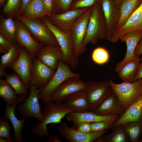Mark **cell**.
<instances>
[{
	"mask_svg": "<svg viewBox=\"0 0 142 142\" xmlns=\"http://www.w3.org/2000/svg\"><path fill=\"white\" fill-rule=\"evenodd\" d=\"M42 112L43 120L37 123L31 130L38 136L43 137L50 135L47 125L52 123H60L62 119L69 113L75 111L67 107L62 103L50 100L47 103Z\"/></svg>",
	"mask_w": 142,
	"mask_h": 142,
	"instance_id": "1",
	"label": "cell"
},
{
	"mask_svg": "<svg viewBox=\"0 0 142 142\" xmlns=\"http://www.w3.org/2000/svg\"><path fill=\"white\" fill-rule=\"evenodd\" d=\"M107 28L101 0L92 7L87 32L83 45L86 47L89 43L96 44L99 40L106 39Z\"/></svg>",
	"mask_w": 142,
	"mask_h": 142,
	"instance_id": "2",
	"label": "cell"
},
{
	"mask_svg": "<svg viewBox=\"0 0 142 142\" xmlns=\"http://www.w3.org/2000/svg\"><path fill=\"white\" fill-rule=\"evenodd\" d=\"M54 35L63 54L62 61L73 69L75 68L79 60L74 55V45L71 31H63L52 24L48 17L41 19Z\"/></svg>",
	"mask_w": 142,
	"mask_h": 142,
	"instance_id": "3",
	"label": "cell"
},
{
	"mask_svg": "<svg viewBox=\"0 0 142 142\" xmlns=\"http://www.w3.org/2000/svg\"><path fill=\"white\" fill-rule=\"evenodd\" d=\"M80 76L79 73L73 72L68 65L62 60H60L55 73L50 80L37 90L39 100L43 103L46 104L50 100L52 94L64 81L70 78Z\"/></svg>",
	"mask_w": 142,
	"mask_h": 142,
	"instance_id": "4",
	"label": "cell"
},
{
	"mask_svg": "<svg viewBox=\"0 0 142 142\" xmlns=\"http://www.w3.org/2000/svg\"><path fill=\"white\" fill-rule=\"evenodd\" d=\"M109 81L125 111L142 95V78L133 82H123L118 84L110 79Z\"/></svg>",
	"mask_w": 142,
	"mask_h": 142,
	"instance_id": "5",
	"label": "cell"
},
{
	"mask_svg": "<svg viewBox=\"0 0 142 142\" xmlns=\"http://www.w3.org/2000/svg\"><path fill=\"white\" fill-rule=\"evenodd\" d=\"M14 18L23 23L32 36L38 42L45 45H59L53 32L45 23L38 19H28L16 14Z\"/></svg>",
	"mask_w": 142,
	"mask_h": 142,
	"instance_id": "6",
	"label": "cell"
},
{
	"mask_svg": "<svg viewBox=\"0 0 142 142\" xmlns=\"http://www.w3.org/2000/svg\"><path fill=\"white\" fill-rule=\"evenodd\" d=\"M90 111L94 112L114 92L109 80L87 82L85 90Z\"/></svg>",
	"mask_w": 142,
	"mask_h": 142,
	"instance_id": "7",
	"label": "cell"
},
{
	"mask_svg": "<svg viewBox=\"0 0 142 142\" xmlns=\"http://www.w3.org/2000/svg\"><path fill=\"white\" fill-rule=\"evenodd\" d=\"M92 6L89 7L78 18L71 30L74 45V53L78 58L87 50L83 42L85 36Z\"/></svg>",
	"mask_w": 142,
	"mask_h": 142,
	"instance_id": "8",
	"label": "cell"
},
{
	"mask_svg": "<svg viewBox=\"0 0 142 142\" xmlns=\"http://www.w3.org/2000/svg\"><path fill=\"white\" fill-rule=\"evenodd\" d=\"M29 94L22 103L19 104L17 110L23 117H33L40 122L43 119L39 103L37 87L31 85L29 87Z\"/></svg>",
	"mask_w": 142,
	"mask_h": 142,
	"instance_id": "9",
	"label": "cell"
},
{
	"mask_svg": "<svg viewBox=\"0 0 142 142\" xmlns=\"http://www.w3.org/2000/svg\"><path fill=\"white\" fill-rule=\"evenodd\" d=\"M16 22V24L15 36L16 43L21 47L26 48L34 60L36 58L38 50L45 45L37 41L23 23L18 20Z\"/></svg>",
	"mask_w": 142,
	"mask_h": 142,
	"instance_id": "10",
	"label": "cell"
},
{
	"mask_svg": "<svg viewBox=\"0 0 142 142\" xmlns=\"http://www.w3.org/2000/svg\"><path fill=\"white\" fill-rule=\"evenodd\" d=\"M87 82L79 77L69 78L64 81L52 94L50 100L62 103L71 94L76 92L85 90Z\"/></svg>",
	"mask_w": 142,
	"mask_h": 142,
	"instance_id": "11",
	"label": "cell"
},
{
	"mask_svg": "<svg viewBox=\"0 0 142 142\" xmlns=\"http://www.w3.org/2000/svg\"><path fill=\"white\" fill-rule=\"evenodd\" d=\"M101 2L107 25L106 40L110 41L120 18V8L115 0H101Z\"/></svg>",
	"mask_w": 142,
	"mask_h": 142,
	"instance_id": "12",
	"label": "cell"
},
{
	"mask_svg": "<svg viewBox=\"0 0 142 142\" xmlns=\"http://www.w3.org/2000/svg\"><path fill=\"white\" fill-rule=\"evenodd\" d=\"M58 129L62 137L69 142H93L102 136L108 130L92 132L88 133L81 132L69 127L64 122L60 123Z\"/></svg>",
	"mask_w": 142,
	"mask_h": 142,
	"instance_id": "13",
	"label": "cell"
},
{
	"mask_svg": "<svg viewBox=\"0 0 142 142\" xmlns=\"http://www.w3.org/2000/svg\"><path fill=\"white\" fill-rule=\"evenodd\" d=\"M33 60L28 51L25 48L21 47L18 58L8 68L19 75L28 88L30 86Z\"/></svg>",
	"mask_w": 142,
	"mask_h": 142,
	"instance_id": "14",
	"label": "cell"
},
{
	"mask_svg": "<svg viewBox=\"0 0 142 142\" xmlns=\"http://www.w3.org/2000/svg\"><path fill=\"white\" fill-rule=\"evenodd\" d=\"M120 116L118 115H102L89 111L83 112H70L66 115V118L73 123L72 128L75 129L79 124L84 122L105 121L113 125Z\"/></svg>",
	"mask_w": 142,
	"mask_h": 142,
	"instance_id": "15",
	"label": "cell"
},
{
	"mask_svg": "<svg viewBox=\"0 0 142 142\" xmlns=\"http://www.w3.org/2000/svg\"><path fill=\"white\" fill-rule=\"evenodd\" d=\"M55 72V70L36 58L32 62L30 86L35 85L38 88L42 87L49 81Z\"/></svg>",
	"mask_w": 142,
	"mask_h": 142,
	"instance_id": "16",
	"label": "cell"
},
{
	"mask_svg": "<svg viewBox=\"0 0 142 142\" xmlns=\"http://www.w3.org/2000/svg\"><path fill=\"white\" fill-rule=\"evenodd\" d=\"M88 8L69 10L47 17L52 24L61 30L65 31H71L77 20Z\"/></svg>",
	"mask_w": 142,
	"mask_h": 142,
	"instance_id": "17",
	"label": "cell"
},
{
	"mask_svg": "<svg viewBox=\"0 0 142 142\" xmlns=\"http://www.w3.org/2000/svg\"><path fill=\"white\" fill-rule=\"evenodd\" d=\"M36 56L43 63L55 70L59 61L62 60L63 54L59 45H45L38 50Z\"/></svg>",
	"mask_w": 142,
	"mask_h": 142,
	"instance_id": "18",
	"label": "cell"
},
{
	"mask_svg": "<svg viewBox=\"0 0 142 142\" xmlns=\"http://www.w3.org/2000/svg\"><path fill=\"white\" fill-rule=\"evenodd\" d=\"M142 39V31H135L129 32L122 37L120 39L125 42L127 51L123 59L116 65L115 70L118 72L123 65L126 62L139 57L134 54L136 47L139 42Z\"/></svg>",
	"mask_w": 142,
	"mask_h": 142,
	"instance_id": "19",
	"label": "cell"
},
{
	"mask_svg": "<svg viewBox=\"0 0 142 142\" xmlns=\"http://www.w3.org/2000/svg\"><path fill=\"white\" fill-rule=\"evenodd\" d=\"M142 31V2L138 8L122 27L117 29L113 34L110 41L115 43L131 32Z\"/></svg>",
	"mask_w": 142,
	"mask_h": 142,
	"instance_id": "20",
	"label": "cell"
},
{
	"mask_svg": "<svg viewBox=\"0 0 142 142\" xmlns=\"http://www.w3.org/2000/svg\"><path fill=\"white\" fill-rule=\"evenodd\" d=\"M125 111L114 92L109 96L93 112L102 115H122Z\"/></svg>",
	"mask_w": 142,
	"mask_h": 142,
	"instance_id": "21",
	"label": "cell"
},
{
	"mask_svg": "<svg viewBox=\"0 0 142 142\" xmlns=\"http://www.w3.org/2000/svg\"><path fill=\"white\" fill-rule=\"evenodd\" d=\"M142 112V95L114 124L112 128L127 123L140 120Z\"/></svg>",
	"mask_w": 142,
	"mask_h": 142,
	"instance_id": "22",
	"label": "cell"
},
{
	"mask_svg": "<svg viewBox=\"0 0 142 142\" xmlns=\"http://www.w3.org/2000/svg\"><path fill=\"white\" fill-rule=\"evenodd\" d=\"M64 104L67 107L75 112H83L90 111L85 90L78 91L71 94L65 100Z\"/></svg>",
	"mask_w": 142,
	"mask_h": 142,
	"instance_id": "23",
	"label": "cell"
},
{
	"mask_svg": "<svg viewBox=\"0 0 142 142\" xmlns=\"http://www.w3.org/2000/svg\"><path fill=\"white\" fill-rule=\"evenodd\" d=\"M16 104L12 106L6 105L5 107L4 117L9 120L13 127L14 142H22L23 136L22 134L23 128L25 121V118L18 119L14 114Z\"/></svg>",
	"mask_w": 142,
	"mask_h": 142,
	"instance_id": "24",
	"label": "cell"
},
{
	"mask_svg": "<svg viewBox=\"0 0 142 142\" xmlns=\"http://www.w3.org/2000/svg\"><path fill=\"white\" fill-rule=\"evenodd\" d=\"M27 96L18 95L14 89L5 80L0 78V97L6 105L12 106L23 102Z\"/></svg>",
	"mask_w": 142,
	"mask_h": 142,
	"instance_id": "25",
	"label": "cell"
},
{
	"mask_svg": "<svg viewBox=\"0 0 142 142\" xmlns=\"http://www.w3.org/2000/svg\"><path fill=\"white\" fill-rule=\"evenodd\" d=\"M52 14L48 11L42 0H32L26 6L21 16L32 19H41Z\"/></svg>",
	"mask_w": 142,
	"mask_h": 142,
	"instance_id": "26",
	"label": "cell"
},
{
	"mask_svg": "<svg viewBox=\"0 0 142 142\" xmlns=\"http://www.w3.org/2000/svg\"><path fill=\"white\" fill-rule=\"evenodd\" d=\"M141 58L129 60L126 62L118 72V77L124 82H133L139 71Z\"/></svg>",
	"mask_w": 142,
	"mask_h": 142,
	"instance_id": "27",
	"label": "cell"
},
{
	"mask_svg": "<svg viewBox=\"0 0 142 142\" xmlns=\"http://www.w3.org/2000/svg\"><path fill=\"white\" fill-rule=\"evenodd\" d=\"M142 2V0H126L120 5L121 16L116 29L122 27L125 24Z\"/></svg>",
	"mask_w": 142,
	"mask_h": 142,
	"instance_id": "28",
	"label": "cell"
},
{
	"mask_svg": "<svg viewBox=\"0 0 142 142\" xmlns=\"http://www.w3.org/2000/svg\"><path fill=\"white\" fill-rule=\"evenodd\" d=\"M16 30V22L12 18L1 17L0 35L13 45L16 43L15 36Z\"/></svg>",
	"mask_w": 142,
	"mask_h": 142,
	"instance_id": "29",
	"label": "cell"
},
{
	"mask_svg": "<svg viewBox=\"0 0 142 142\" xmlns=\"http://www.w3.org/2000/svg\"><path fill=\"white\" fill-rule=\"evenodd\" d=\"M5 77V80L14 89L18 95L27 96L28 88L17 73L14 72L7 74Z\"/></svg>",
	"mask_w": 142,
	"mask_h": 142,
	"instance_id": "30",
	"label": "cell"
},
{
	"mask_svg": "<svg viewBox=\"0 0 142 142\" xmlns=\"http://www.w3.org/2000/svg\"><path fill=\"white\" fill-rule=\"evenodd\" d=\"M124 128L131 142H137L142 133V121L139 120L130 122L121 125Z\"/></svg>",
	"mask_w": 142,
	"mask_h": 142,
	"instance_id": "31",
	"label": "cell"
},
{
	"mask_svg": "<svg viewBox=\"0 0 142 142\" xmlns=\"http://www.w3.org/2000/svg\"><path fill=\"white\" fill-rule=\"evenodd\" d=\"M112 132L106 135H103L105 142H126L129 138L126 131L122 125L113 128Z\"/></svg>",
	"mask_w": 142,
	"mask_h": 142,
	"instance_id": "32",
	"label": "cell"
},
{
	"mask_svg": "<svg viewBox=\"0 0 142 142\" xmlns=\"http://www.w3.org/2000/svg\"><path fill=\"white\" fill-rule=\"evenodd\" d=\"M21 47L15 43L13 45L8 52L2 56L0 64L5 69L7 68L18 58Z\"/></svg>",
	"mask_w": 142,
	"mask_h": 142,
	"instance_id": "33",
	"label": "cell"
},
{
	"mask_svg": "<svg viewBox=\"0 0 142 142\" xmlns=\"http://www.w3.org/2000/svg\"><path fill=\"white\" fill-rule=\"evenodd\" d=\"M92 60L95 63L101 65L106 63L109 60L108 52L105 48L98 47L93 50L92 55Z\"/></svg>",
	"mask_w": 142,
	"mask_h": 142,
	"instance_id": "34",
	"label": "cell"
},
{
	"mask_svg": "<svg viewBox=\"0 0 142 142\" xmlns=\"http://www.w3.org/2000/svg\"><path fill=\"white\" fill-rule=\"evenodd\" d=\"M22 0H8L3 9V12L8 15H15L20 7Z\"/></svg>",
	"mask_w": 142,
	"mask_h": 142,
	"instance_id": "35",
	"label": "cell"
},
{
	"mask_svg": "<svg viewBox=\"0 0 142 142\" xmlns=\"http://www.w3.org/2000/svg\"><path fill=\"white\" fill-rule=\"evenodd\" d=\"M100 0H73L69 10L80 8H89L93 6Z\"/></svg>",
	"mask_w": 142,
	"mask_h": 142,
	"instance_id": "36",
	"label": "cell"
},
{
	"mask_svg": "<svg viewBox=\"0 0 142 142\" xmlns=\"http://www.w3.org/2000/svg\"><path fill=\"white\" fill-rule=\"evenodd\" d=\"M11 127L7 119L5 117L0 119V137L12 139L10 134Z\"/></svg>",
	"mask_w": 142,
	"mask_h": 142,
	"instance_id": "37",
	"label": "cell"
},
{
	"mask_svg": "<svg viewBox=\"0 0 142 142\" xmlns=\"http://www.w3.org/2000/svg\"><path fill=\"white\" fill-rule=\"evenodd\" d=\"M113 124L105 121H99L91 123L92 132H96L108 130L112 128Z\"/></svg>",
	"mask_w": 142,
	"mask_h": 142,
	"instance_id": "38",
	"label": "cell"
},
{
	"mask_svg": "<svg viewBox=\"0 0 142 142\" xmlns=\"http://www.w3.org/2000/svg\"><path fill=\"white\" fill-rule=\"evenodd\" d=\"M73 0H53L54 7L56 6L62 12L69 10Z\"/></svg>",
	"mask_w": 142,
	"mask_h": 142,
	"instance_id": "39",
	"label": "cell"
},
{
	"mask_svg": "<svg viewBox=\"0 0 142 142\" xmlns=\"http://www.w3.org/2000/svg\"><path fill=\"white\" fill-rule=\"evenodd\" d=\"M91 123L84 122L79 124L75 129L82 132L88 133L92 132L91 128Z\"/></svg>",
	"mask_w": 142,
	"mask_h": 142,
	"instance_id": "40",
	"label": "cell"
},
{
	"mask_svg": "<svg viewBox=\"0 0 142 142\" xmlns=\"http://www.w3.org/2000/svg\"><path fill=\"white\" fill-rule=\"evenodd\" d=\"M13 45L7 40L0 35V47L8 52Z\"/></svg>",
	"mask_w": 142,
	"mask_h": 142,
	"instance_id": "41",
	"label": "cell"
},
{
	"mask_svg": "<svg viewBox=\"0 0 142 142\" xmlns=\"http://www.w3.org/2000/svg\"><path fill=\"white\" fill-rule=\"evenodd\" d=\"M42 1L48 11L52 14L54 7L53 0H42Z\"/></svg>",
	"mask_w": 142,
	"mask_h": 142,
	"instance_id": "42",
	"label": "cell"
},
{
	"mask_svg": "<svg viewBox=\"0 0 142 142\" xmlns=\"http://www.w3.org/2000/svg\"><path fill=\"white\" fill-rule=\"evenodd\" d=\"M32 0H22L21 4L17 13L15 14L22 15L27 5Z\"/></svg>",
	"mask_w": 142,
	"mask_h": 142,
	"instance_id": "43",
	"label": "cell"
},
{
	"mask_svg": "<svg viewBox=\"0 0 142 142\" xmlns=\"http://www.w3.org/2000/svg\"><path fill=\"white\" fill-rule=\"evenodd\" d=\"M135 55L138 57L142 54V40L139 42L137 45L134 51Z\"/></svg>",
	"mask_w": 142,
	"mask_h": 142,
	"instance_id": "44",
	"label": "cell"
},
{
	"mask_svg": "<svg viewBox=\"0 0 142 142\" xmlns=\"http://www.w3.org/2000/svg\"><path fill=\"white\" fill-rule=\"evenodd\" d=\"M49 138L45 141L47 142H61V141L57 135L49 136Z\"/></svg>",
	"mask_w": 142,
	"mask_h": 142,
	"instance_id": "45",
	"label": "cell"
},
{
	"mask_svg": "<svg viewBox=\"0 0 142 142\" xmlns=\"http://www.w3.org/2000/svg\"><path fill=\"white\" fill-rule=\"evenodd\" d=\"M141 55V62L140 64L139 71L135 78V81L138 79L142 78V54Z\"/></svg>",
	"mask_w": 142,
	"mask_h": 142,
	"instance_id": "46",
	"label": "cell"
},
{
	"mask_svg": "<svg viewBox=\"0 0 142 142\" xmlns=\"http://www.w3.org/2000/svg\"><path fill=\"white\" fill-rule=\"evenodd\" d=\"M7 74L6 72V69H4L0 64V77H6Z\"/></svg>",
	"mask_w": 142,
	"mask_h": 142,
	"instance_id": "47",
	"label": "cell"
},
{
	"mask_svg": "<svg viewBox=\"0 0 142 142\" xmlns=\"http://www.w3.org/2000/svg\"><path fill=\"white\" fill-rule=\"evenodd\" d=\"M0 142H13L14 141L12 139H10L1 137H0Z\"/></svg>",
	"mask_w": 142,
	"mask_h": 142,
	"instance_id": "48",
	"label": "cell"
},
{
	"mask_svg": "<svg viewBox=\"0 0 142 142\" xmlns=\"http://www.w3.org/2000/svg\"><path fill=\"white\" fill-rule=\"evenodd\" d=\"M116 3L120 6V5L126 0H115Z\"/></svg>",
	"mask_w": 142,
	"mask_h": 142,
	"instance_id": "49",
	"label": "cell"
},
{
	"mask_svg": "<svg viewBox=\"0 0 142 142\" xmlns=\"http://www.w3.org/2000/svg\"><path fill=\"white\" fill-rule=\"evenodd\" d=\"M5 0H0V3L1 5H2L4 3Z\"/></svg>",
	"mask_w": 142,
	"mask_h": 142,
	"instance_id": "50",
	"label": "cell"
},
{
	"mask_svg": "<svg viewBox=\"0 0 142 142\" xmlns=\"http://www.w3.org/2000/svg\"><path fill=\"white\" fill-rule=\"evenodd\" d=\"M140 120L142 121V113H141V116Z\"/></svg>",
	"mask_w": 142,
	"mask_h": 142,
	"instance_id": "51",
	"label": "cell"
},
{
	"mask_svg": "<svg viewBox=\"0 0 142 142\" xmlns=\"http://www.w3.org/2000/svg\"><path fill=\"white\" fill-rule=\"evenodd\" d=\"M139 142H142V138L139 141Z\"/></svg>",
	"mask_w": 142,
	"mask_h": 142,
	"instance_id": "52",
	"label": "cell"
}]
</instances>
